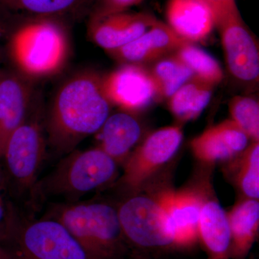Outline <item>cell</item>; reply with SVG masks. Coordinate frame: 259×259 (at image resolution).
Segmentation results:
<instances>
[{
  "mask_svg": "<svg viewBox=\"0 0 259 259\" xmlns=\"http://www.w3.org/2000/svg\"><path fill=\"white\" fill-rule=\"evenodd\" d=\"M111 104L102 86V75L83 71L58 88L46 120L47 143L59 153H69L97 134L110 115Z\"/></svg>",
  "mask_w": 259,
  "mask_h": 259,
  "instance_id": "obj_1",
  "label": "cell"
},
{
  "mask_svg": "<svg viewBox=\"0 0 259 259\" xmlns=\"http://www.w3.org/2000/svg\"><path fill=\"white\" fill-rule=\"evenodd\" d=\"M7 35L13 70L32 81L60 74L71 57V38L60 19L28 18Z\"/></svg>",
  "mask_w": 259,
  "mask_h": 259,
  "instance_id": "obj_2",
  "label": "cell"
},
{
  "mask_svg": "<svg viewBox=\"0 0 259 259\" xmlns=\"http://www.w3.org/2000/svg\"><path fill=\"white\" fill-rule=\"evenodd\" d=\"M49 218L61 223L93 259H125L126 241L117 209L101 202H70L53 207Z\"/></svg>",
  "mask_w": 259,
  "mask_h": 259,
  "instance_id": "obj_3",
  "label": "cell"
},
{
  "mask_svg": "<svg viewBox=\"0 0 259 259\" xmlns=\"http://www.w3.org/2000/svg\"><path fill=\"white\" fill-rule=\"evenodd\" d=\"M117 163L99 147L71 151L50 175L37 183L36 191L75 200L111 182L117 173Z\"/></svg>",
  "mask_w": 259,
  "mask_h": 259,
  "instance_id": "obj_4",
  "label": "cell"
},
{
  "mask_svg": "<svg viewBox=\"0 0 259 259\" xmlns=\"http://www.w3.org/2000/svg\"><path fill=\"white\" fill-rule=\"evenodd\" d=\"M38 103L35 99L26 120L10 136L1 158L8 183L22 193L36 191L47 151L45 126Z\"/></svg>",
  "mask_w": 259,
  "mask_h": 259,
  "instance_id": "obj_5",
  "label": "cell"
},
{
  "mask_svg": "<svg viewBox=\"0 0 259 259\" xmlns=\"http://www.w3.org/2000/svg\"><path fill=\"white\" fill-rule=\"evenodd\" d=\"M6 243L18 259H93L61 223L49 217L18 220Z\"/></svg>",
  "mask_w": 259,
  "mask_h": 259,
  "instance_id": "obj_6",
  "label": "cell"
},
{
  "mask_svg": "<svg viewBox=\"0 0 259 259\" xmlns=\"http://www.w3.org/2000/svg\"><path fill=\"white\" fill-rule=\"evenodd\" d=\"M117 209L130 246L148 249L179 247L169 218L156 197L132 196Z\"/></svg>",
  "mask_w": 259,
  "mask_h": 259,
  "instance_id": "obj_7",
  "label": "cell"
},
{
  "mask_svg": "<svg viewBox=\"0 0 259 259\" xmlns=\"http://www.w3.org/2000/svg\"><path fill=\"white\" fill-rule=\"evenodd\" d=\"M182 141L180 125L163 127L148 135L126 158L122 185L136 193L175 156Z\"/></svg>",
  "mask_w": 259,
  "mask_h": 259,
  "instance_id": "obj_8",
  "label": "cell"
},
{
  "mask_svg": "<svg viewBox=\"0 0 259 259\" xmlns=\"http://www.w3.org/2000/svg\"><path fill=\"white\" fill-rule=\"evenodd\" d=\"M219 31L225 60L230 74L243 83L259 79L258 44L241 18L239 11L220 17Z\"/></svg>",
  "mask_w": 259,
  "mask_h": 259,
  "instance_id": "obj_9",
  "label": "cell"
},
{
  "mask_svg": "<svg viewBox=\"0 0 259 259\" xmlns=\"http://www.w3.org/2000/svg\"><path fill=\"white\" fill-rule=\"evenodd\" d=\"M104 93L112 106L122 111L136 113L159 101L156 83L146 66L120 64L102 75Z\"/></svg>",
  "mask_w": 259,
  "mask_h": 259,
  "instance_id": "obj_10",
  "label": "cell"
},
{
  "mask_svg": "<svg viewBox=\"0 0 259 259\" xmlns=\"http://www.w3.org/2000/svg\"><path fill=\"white\" fill-rule=\"evenodd\" d=\"M34 81L0 69V160L10 136L26 120L36 99Z\"/></svg>",
  "mask_w": 259,
  "mask_h": 259,
  "instance_id": "obj_11",
  "label": "cell"
},
{
  "mask_svg": "<svg viewBox=\"0 0 259 259\" xmlns=\"http://www.w3.org/2000/svg\"><path fill=\"white\" fill-rule=\"evenodd\" d=\"M158 20L153 15L131 10L89 20L88 35L107 53L125 47L141 36Z\"/></svg>",
  "mask_w": 259,
  "mask_h": 259,
  "instance_id": "obj_12",
  "label": "cell"
},
{
  "mask_svg": "<svg viewBox=\"0 0 259 259\" xmlns=\"http://www.w3.org/2000/svg\"><path fill=\"white\" fill-rule=\"evenodd\" d=\"M186 44L189 42L181 38L166 23L158 20L134 41L107 54L120 64L147 66L173 54Z\"/></svg>",
  "mask_w": 259,
  "mask_h": 259,
  "instance_id": "obj_13",
  "label": "cell"
},
{
  "mask_svg": "<svg viewBox=\"0 0 259 259\" xmlns=\"http://www.w3.org/2000/svg\"><path fill=\"white\" fill-rule=\"evenodd\" d=\"M165 15L167 25L190 44L207 40L217 25L215 13L203 0H168Z\"/></svg>",
  "mask_w": 259,
  "mask_h": 259,
  "instance_id": "obj_14",
  "label": "cell"
},
{
  "mask_svg": "<svg viewBox=\"0 0 259 259\" xmlns=\"http://www.w3.org/2000/svg\"><path fill=\"white\" fill-rule=\"evenodd\" d=\"M248 136L230 119L211 126L190 143L194 157L205 163L229 161L247 148Z\"/></svg>",
  "mask_w": 259,
  "mask_h": 259,
  "instance_id": "obj_15",
  "label": "cell"
},
{
  "mask_svg": "<svg viewBox=\"0 0 259 259\" xmlns=\"http://www.w3.org/2000/svg\"><path fill=\"white\" fill-rule=\"evenodd\" d=\"M156 198L169 218L178 246H191L198 241V223L203 197L193 191L166 190Z\"/></svg>",
  "mask_w": 259,
  "mask_h": 259,
  "instance_id": "obj_16",
  "label": "cell"
},
{
  "mask_svg": "<svg viewBox=\"0 0 259 259\" xmlns=\"http://www.w3.org/2000/svg\"><path fill=\"white\" fill-rule=\"evenodd\" d=\"M97 134L98 147L118 162L126 160L139 144L142 127L134 114L120 110L109 115Z\"/></svg>",
  "mask_w": 259,
  "mask_h": 259,
  "instance_id": "obj_17",
  "label": "cell"
},
{
  "mask_svg": "<svg viewBox=\"0 0 259 259\" xmlns=\"http://www.w3.org/2000/svg\"><path fill=\"white\" fill-rule=\"evenodd\" d=\"M198 240L207 259H230L231 230L228 215L215 199H203L199 214Z\"/></svg>",
  "mask_w": 259,
  "mask_h": 259,
  "instance_id": "obj_18",
  "label": "cell"
},
{
  "mask_svg": "<svg viewBox=\"0 0 259 259\" xmlns=\"http://www.w3.org/2000/svg\"><path fill=\"white\" fill-rule=\"evenodd\" d=\"M227 215L231 230L229 258L245 259L258 233V199H243L227 212Z\"/></svg>",
  "mask_w": 259,
  "mask_h": 259,
  "instance_id": "obj_19",
  "label": "cell"
},
{
  "mask_svg": "<svg viewBox=\"0 0 259 259\" xmlns=\"http://www.w3.org/2000/svg\"><path fill=\"white\" fill-rule=\"evenodd\" d=\"M213 88L192 77L168 99L172 115L181 123L195 120L208 105Z\"/></svg>",
  "mask_w": 259,
  "mask_h": 259,
  "instance_id": "obj_20",
  "label": "cell"
},
{
  "mask_svg": "<svg viewBox=\"0 0 259 259\" xmlns=\"http://www.w3.org/2000/svg\"><path fill=\"white\" fill-rule=\"evenodd\" d=\"M93 0H0V9L14 12L29 18L60 19L77 14Z\"/></svg>",
  "mask_w": 259,
  "mask_h": 259,
  "instance_id": "obj_21",
  "label": "cell"
},
{
  "mask_svg": "<svg viewBox=\"0 0 259 259\" xmlns=\"http://www.w3.org/2000/svg\"><path fill=\"white\" fill-rule=\"evenodd\" d=\"M192 71V77L213 88L223 81V71L217 59L193 44H186L174 53Z\"/></svg>",
  "mask_w": 259,
  "mask_h": 259,
  "instance_id": "obj_22",
  "label": "cell"
},
{
  "mask_svg": "<svg viewBox=\"0 0 259 259\" xmlns=\"http://www.w3.org/2000/svg\"><path fill=\"white\" fill-rule=\"evenodd\" d=\"M160 100L168 99L192 78V71L175 54L165 56L150 65Z\"/></svg>",
  "mask_w": 259,
  "mask_h": 259,
  "instance_id": "obj_23",
  "label": "cell"
},
{
  "mask_svg": "<svg viewBox=\"0 0 259 259\" xmlns=\"http://www.w3.org/2000/svg\"><path fill=\"white\" fill-rule=\"evenodd\" d=\"M231 120L246 134L252 142L259 141V103L251 96L233 97L230 100Z\"/></svg>",
  "mask_w": 259,
  "mask_h": 259,
  "instance_id": "obj_24",
  "label": "cell"
},
{
  "mask_svg": "<svg viewBox=\"0 0 259 259\" xmlns=\"http://www.w3.org/2000/svg\"><path fill=\"white\" fill-rule=\"evenodd\" d=\"M239 167L236 181L240 190L247 198L259 197V144L252 142L240 154Z\"/></svg>",
  "mask_w": 259,
  "mask_h": 259,
  "instance_id": "obj_25",
  "label": "cell"
},
{
  "mask_svg": "<svg viewBox=\"0 0 259 259\" xmlns=\"http://www.w3.org/2000/svg\"><path fill=\"white\" fill-rule=\"evenodd\" d=\"M8 185L4 168L0 163V244H5L9 241L19 220L8 197Z\"/></svg>",
  "mask_w": 259,
  "mask_h": 259,
  "instance_id": "obj_26",
  "label": "cell"
},
{
  "mask_svg": "<svg viewBox=\"0 0 259 259\" xmlns=\"http://www.w3.org/2000/svg\"><path fill=\"white\" fill-rule=\"evenodd\" d=\"M144 1L146 0H94L90 19L131 10Z\"/></svg>",
  "mask_w": 259,
  "mask_h": 259,
  "instance_id": "obj_27",
  "label": "cell"
},
{
  "mask_svg": "<svg viewBox=\"0 0 259 259\" xmlns=\"http://www.w3.org/2000/svg\"><path fill=\"white\" fill-rule=\"evenodd\" d=\"M209 6L212 8L217 16L220 17L239 11L237 6L236 0H203Z\"/></svg>",
  "mask_w": 259,
  "mask_h": 259,
  "instance_id": "obj_28",
  "label": "cell"
},
{
  "mask_svg": "<svg viewBox=\"0 0 259 259\" xmlns=\"http://www.w3.org/2000/svg\"><path fill=\"white\" fill-rule=\"evenodd\" d=\"M0 259H18L6 246V245L0 244Z\"/></svg>",
  "mask_w": 259,
  "mask_h": 259,
  "instance_id": "obj_29",
  "label": "cell"
},
{
  "mask_svg": "<svg viewBox=\"0 0 259 259\" xmlns=\"http://www.w3.org/2000/svg\"><path fill=\"white\" fill-rule=\"evenodd\" d=\"M8 32H9V28H8V24L5 21L4 19L0 16V39L8 35Z\"/></svg>",
  "mask_w": 259,
  "mask_h": 259,
  "instance_id": "obj_30",
  "label": "cell"
},
{
  "mask_svg": "<svg viewBox=\"0 0 259 259\" xmlns=\"http://www.w3.org/2000/svg\"><path fill=\"white\" fill-rule=\"evenodd\" d=\"M2 60V53L1 51H0V63H1Z\"/></svg>",
  "mask_w": 259,
  "mask_h": 259,
  "instance_id": "obj_31",
  "label": "cell"
}]
</instances>
